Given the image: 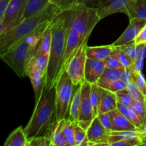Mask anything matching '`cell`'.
I'll return each instance as SVG.
<instances>
[{"label": "cell", "mask_w": 146, "mask_h": 146, "mask_svg": "<svg viewBox=\"0 0 146 146\" xmlns=\"http://www.w3.org/2000/svg\"><path fill=\"white\" fill-rule=\"evenodd\" d=\"M56 86L44 88L39 99L36 102L32 115L24 128L29 141L39 135H49L56 122Z\"/></svg>", "instance_id": "obj_1"}, {"label": "cell", "mask_w": 146, "mask_h": 146, "mask_svg": "<svg viewBox=\"0 0 146 146\" xmlns=\"http://www.w3.org/2000/svg\"><path fill=\"white\" fill-rule=\"evenodd\" d=\"M101 101H100L98 114L108 113L117 108L118 100L115 94L100 87Z\"/></svg>", "instance_id": "obj_18"}, {"label": "cell", "mask_w": 146, "mask_h": 146, "mask_svg": "<svg viewBox=\"0 0 146 146\" xmlns=\"http://www.w3.org/2000/svg\"><path fill=\"white\" fill-rule=\"evenodd\" d=\"M142 136H135L113 143L111 146H137L139 145Z\"/></svg>", "instance_id": "obj_38"}, {"label": "cell", "mask_w": 146, "mask_h": 146, "mask_svg": "<svg viewBox=\"0 0 146 146\" xmlns=\"http://www.w3.org/2000/svg\"><path fill=\"white\" fill-rule=\"evenodd\" d=\"M111 131L103 125L98 116L95 117L86 131L87 137L89 141L94 143H108Z\"/></svg>", "instance_id": "obj_14"}, {"label": "cell", "mask_w": 146, "mask_h": 146, "mask_svg": "<svg viewBox=\"0 0 146 146\" xmlns=\"http://www.w3.org/2000/svg\"><path fill=\"white\" fill-rule=\"evenodd\" d=\"M125 67L121 68H109L106 67L104 73L101 75L97 84H103V83L110 82V81H115V80L121 79L123 72Z\"/></svg>", "instance_id": "obj_25"}, {"label": "cell", "mask_w": 146, "mask_h": 146, "mask_svg": "<svg viewBox=\"0 0 146 146\" xmlns=\"http://www.w3.org/2000/svg\"><path fill=\"white\" fill-rule=\"evenodd\" d=\"M129 108V120L138 130L140 131H143L145 129V125H144L143 123L141 121V118H139L138 115L137 114L136 111H135V108H134L133 106L131 105L128 107Z\"/></svg>", "instance_id": "obj_33"}, {"label": "cell", "mask_w": 146, "mask_h": 146, "mask_svg": "<svg viewBox=\"0 0 146 146\" xmlns=\"http://www.w3.org/2000/svg\"><path fill=\"white\" fill-rule=\"evenodd\" d=\"M66 27L62 11L57 15L52 24V41L48 58L44 88L54 86L63 70L66 49Z\"/></svg>", "instance_id": "obj_3"}, {"label": "cell", "mask_w": 146, "mask_h": 146, "mask_svg": "<svg viewBox=\"0 0 146 146\" xmlns=\"http://www.w3.org/2000/svg\"><path fill=\"white\" fill-rule=\"evenodd\" d=\"M133 0H100L96 6L98 15L101 19L115 13H124L125 9Z\"/></svg>", "instance_id": "obj_13"}, {"label": "cell", "mask_w": 146, "mask_h": 146, "mask_svg": "<svg viewBox=\"0 0 146 146\" xmlns=\"http://www.w3.org/2000/svg\"><path fill=\"white\" fill-rule=\"evenodd\" d=\"M81 85V101L78 124L86 131L95 118L91 101V84L84 80Z\"/></svg>", "instance_id": "obj_9"}, {"label": "cell", "mask_w": 146, "mask_h": 146, "mask_svg": "<svg viewBox=\"0 0 146 146\" xmlns=\"http://www.w3.org/2000/svg\"><path fill=\"white\" fill-rule=\"evenodd\" d=\"M66 38L65 55H64L62 73L66 70L70 61L76 54L81 44L86 40L82 38L79 31L76 29L66 25Z\"/></svg>", "instance_id": "obj_10"}, {"label": "cell", "mask_w": 146, "mask_h": 146, "mask_svg": "<svg viewBox=\"0 0 146 146\" xmlns=\"http://www.w3.org/2000/svg\"><path fill=\"white\" fill-rule=\"evenodd\" d=\"M56 86V121L68 119L69 108L74 95V87L71 78L64 71L57 81Z\"/></svg>", "instance_id": "obj_6"}, {"label": "cell", "mask_w": 146, "mask_h": 146, "mask_svg": "<svg viewBox=\"0 0 146 146\" xmlns=\"http://www.w3.org/2000/svg\"><path fill=\"white\" fill-rule=\"evenodd\" d=\"M99 1L100 0H77V3L83 4L87 7H94V8L96 7Z\"/></svg>", "instance_id": "obj_44"}, {"label": "cell", "mask_w": 146, "mask_h": 146, "mask_svg": "<svg viewBox=\"0 0 146 146\" xmlns=\"http://www.w3.org/2000/svg\"><path fill=\"white\" fill-rule=\"evenodd\" d=\"M108 113L111 119V131H140L117 108Z\"/></svg>", "instance_id": "obj_16"}, {"label": "cell", "mask_w": 146, "mask_h": 146, "mask_svg": "<svg viewBox=\"0 0 146 146\" xmlns=\"http://www.w3.org/2000/svg\"><path fill=\"white\" fill-rule=\"evenodd\" d=\"M98 85L101 88H104V89L111 91L112 93H114V94L117 93L118 91H120L121 90L125 89V88H128V84L124 82L122 79L115 80V81H110V82L103 83V84H99Z\"/></svg>", "instance_id": "obj_28"}, {"label": "cell", "mask_w": 146, "mask_h": 146, "mask_svg": "<svg viewBox=\"0 0 146 146\" xmlns=\"http://www.w3.org/2000/svg\"><path fill=\"white\" fill-rule=\"evenodd\" d=\"M49 2V0H27L24 19H25L29 18L31 16L35 14L36 13L41 11Z\"/></svg>", "instance_id": "obj_24"}, {"label": "cell", "mask_w": 146, "mask_h": 146, "mask_svg": "<svg viewBox=\"0 0 146 146\" xmlns=\"http://www.w3.org/2000/svg\"><path fill=\"white\" fill-rule=\"evenodd\" d=\"M4 146H29V141L27 139L24 128L19 126L12 131L6 140Z\"/></svg>", "instance_id": "obj_22"}, {"label": "cell", "mask_w": 146, "mask_h": 146, "mask_svg": "<svg viewBox=\"0 0 146 146\" xmlns=\"http://www.w3.org/2000/svg\"><path fill=\"white\" fill-rule=\"evenodd\" d=\"M113 55L116 56L121 63L123 66L126 68V67L133 66V61L129 58L128 55L123 51L120 46H114V50L112 53Z\"/></svg>", "instance_id": "obj_30"}, {"label": "cell", "mask_w": 146, "mask_h": 146, "mask_svg": "<svg viewBox=\"0 0 146 146\" xmlns=\"http://www.w3.org/2000/svg\"><path fill=\"white\" fill-rule=\"evenodd\" d=\"M140 145L146 146V134L145 133H143L142 138H141V141L139 144V146Z\"/></svg>", "instance_id": "obj_47"}, {"label": "cell", "mask_w": 146, "mask_h": 146, "mask_svg": "<svg viewBox=\"0 0 146 146\" xmlns=\"http://www.w3.org/2000/svg\"><path fill=\"white\" fill-rule=\"evenodd\" d=\"M115 95H116L118 102H119L120 104H123L127 107H129L130 106L133 105V99L130 94L128 88L118 91L117 93H115Z\"/></svg>", "instance_id": "obj_32"}, {"label": "cell", "mask_w": 146, "mask_h": 146, "mask_svg": "<svg viewBox=\"0 0 146 146\" xmlns=\"http://www.w3.org/2000/svg\"><path fill=\"white\" fill-rule=\"evenodd\" d=\"M29 146H52L49 135H39L29 141Z\"/></svg>", "instance_id": "obj_36"}, {"label": "cell", "mask_w": 146, "mask_h": 146, "mask_svg": "<svg viewBox=\"0 0 146 146\" xmlns=\"http://www.w3.org/2000/svg\"><path fill=\"white\" fill-rule=\"evenodd\" d=\"M66 120V119H62L56 121L53 126L49 133L52 146H68L64 134V126Z\"/></svg>", "instance_id": "obj_21"}, {"label": "cell", "mask_w": 146, "mask_h": 146, "mask_svg": "<svg viewBox=\"0 0 146 146\" xmlns=\"http://www.w3.org/2000/svg\"><path fill=\"white\" fill-rule=\"evenodd\" d=\"M35 47L32 46L25 38L11 46L0 58L7 64L19 78L27 76L26 68L34 54Z\"/></svg>", "instance_id": "obj_5"}, {"label": "cell", "mask_w": 146, "mask_h": 146, "mask_svg": "<svg viewBox=\"0 0 146 146\" xmlns=\"http://www.w3.org/2000/svg\"><path fill=\"white\" fill-rule=\"evenodd\" d=\"M75 146H88V139L86 131L78 123H74Z\"/></svg>", "instance_id": "obj_26"}, {"label": "cell", "mask_w": 146, "mask_h": 146, "mask_svg": "<svg viewBox=\"0 0 146 146\" xmlns=\"http://www.w3.org/2000/svg\"><path fill=\"white\" fill-rule=\"evenodd\" d=\"M52 23L46 29L39 42L35 46L32 56H39L48 59L52 41Z\"/></svg>", "instance_id": "obj_17"}, {"label": "cell", "mask_w": 146, "mask_h": 146, "mask_svg": "<svg viewBox=\"0 0 146 146\" xmlns=\"http://www.w3.org/2000/svg\"><path fill=\"white\" fill-rule=\"evenodd\" d=\"M138 56L143 58H146V46L145 44H141L138 46Z\"/></svg>", "instance_id": "obj_46"}, {"label": "cell", "mask_w": 146, "mask_h": 146, "mask_svg": "<svg viewBox=\"0 0 146 146\" xmlns=\"http://www.w3.org/2000/svg\"><path fill=\"white\" fill-rule=\"evenodd\" d=\"M135 44L137 46L141 45V44H143L146 42V25L143 28V29L140 31L138 35L135 38V41H134Z\"/></svg>", "instance_id": "obj_42"}, {"label": "cell", "mask_w": 146, "mask_h": 146, "mask_svg": "<svg viewBox=\"0 0 146 146\" xmlns=\"http://www.w3.org/2000/svg\"><path fill=\"white\" fill-rule=\"evenodd\" d=\"M120 47L134 63V61L138 56V46L135 44V42H132L131 44H126V45L121 46Z\"/></svg>", "instance_id": "obj_35"}, {"label": "cell", "mask_w": 146, "mask_h": 146, "mask_svg": "<svg viewBox=\"0 0 146 146\" xmlns=\"http://www.w3.org/2000/svg\"><path fill=\"white\" fill-rule=\"evenodd\" d=\"M128 90L134 101H146V97L142 94V92L137 88V86L135 85L134 83L131 82L128 84Z\"/></svg>", "instance_id": "obj_37"}, {"label": "cell", "mask_w": 146, "mask_h": 146, "mask_svg": "<svg viewBox=\"0 0 146 146\" xmlns=\"http://www.w3.org/2000/svg\"><path fill=\"white\" fill-rule=\"evenodd\" d=\"M143 59L144 58H141V57L140 56H138V58H137L136 59H135V61H134L132 67L135 71L141 72L143 67Z\"/></svg>", "instance_id": "obj_43"}, {"label": "cell", "mask_w": 146, "mask_h": 146, "mask_svg": "<svg viewBox=\"0 0 146 146\" xmlns=\"http://www.w3.org/2000/svg\"><path fill=\"white\" fill-rule=\"evenodd\" d=\"M27 0H11L0 18V35L15 28L22 21Z\"/></svg>", "instance_id": "obj_7"}, {"label": "cell", "mask_w": 146, "mask_h": 146, "mask_svg": "<svg viewBox=\"0 0 146 146\" xmlns=\"http://www.w3.org/2000/svg\"><path fill=\"white\" fill-rule=\"evenodd\" d=\"M91 101L94 109V116H98V108L101 101V91L100 86L97 84H91Z\"/></svg>", "instance_id": "obj_27"}, {"label": "cell", "mask_w": 146, "mask_h": 146, "mask_svg": "<svg viewBox=\"0 0 146 146\" xmlns=\"http://www.w3.org/2000/svg\"><path fill=\"white\" fill-rule=\"evenodd\" d=\"M133 106L139 118L143 123L145 127H146V101H134L133 100Z\"/></svg>", "instance_id": "obj_34"}, {"label": "cell", "mask_w": 146, "mask_h": 146, "mask_svg": "<svg viewBox=\"0 0 146 146\" xmlns=\"http://www.w3.org/2000/svg\"><path fill=\"white\" fill-rule=\"evenodd\" d=\"M26 74H27V76H28L31 80L34 94H35L36 102L39 99L42 94L43 89L45 86L46 74H44L37 66L35 59L33 57H31L27 64V68H26Z\"/></svg>", "instance_id": "obj_11"}, {"label": "cell", "mask_w": 146, "mask_h": 146, "mask_svg": "<svg viewBox=\"0 0 146 146\" xmlns=\"http://www.w3.org/2000/svg\"><path fill=\"white\" fill-rule=\"evenodd\" d=\"M106 64V67L109 68H123V65L118 58L114 55L111 54L110 56H108L106 59L104 61Z\"/></svg>", "instance_id": "obj_39"}, {"label": "cell", "mask_w": 146, "mask_h": 146, "mask_svg": "<svg viewBox=\"0 0 146 146\" xmlns=\"http://www.w3.org/2000/svg\"><path fill=\"white\" fill-rule=\"evenodd\" d=\"M98 118L101 123L105 128L111 131V119L109 113H103L98 115Z\"/></svg>", "instance_id": "obj_41"}, {"label": "cell", "mask_w": 146, "mask_h": 146, "mask_svg": "<svg viewBox=\"0 0 146 146\" xmlns=\"http://www.w3.org/2000/svg\"><path fill=\"white\" fill-rule=\"evenodd\" d=\"M64 134L68 146H75L74 122H72L71 120H66L64 126Z\"/></svg>", "instance_id": "obj_29"}, {"label": "cell", "mask_w": 146, "mask_h": 146, "mask_svg": "<svg viewBox=\"0 0 146 146\" xmlns=\"http://www.w3.org/2000/svg\"><path fill=\"white\" fill-rule=\"evenodd\" d=\"M61 11L59 7L49 2L41 11L24 19L15 28L0 35V54L35 31L40 25L53 21Z\"/></svg>", "instance_id": "obj_2"}, {"label": "cell", "mask_w": 146, "mask_h": 146, "mask_svg": "<svg viewBox=\"0 0 146 146\" xmlns=\"http://www.w3.org/2000/svg\"><path fill=\"white\" fill-rule=\"evenodd\" d=\"M114 46L113 44L100 46H87L86 57L93 60L105 61L112 54Z\"/></svg>", "instance_id": "obj_20"}, {"label": "cell", "mask_w": 146, "mask_h": 146, "mask_svg": "<svg viewBox=\"0 0 146 146\" xmlns=\"http://www.w3.org/2000/svg\"><path fill=\"white\" fill-rule=\"evenodd\" d=\"M62 13L65 17L66 25L76 29L84 39L89 38L94 27L101 20L96 8L79 3L64 10Z\"/></svg>", "instance_id": "obj_4"}, {"label": "cell", "mask_w": 146, "mask_h": 146, "mask_svg": "<svg viewBox=\"0 0 146 146\" xmlns=\"http://www.w3.org/2000/svg\"><path fill=\"white\" fill-rule=\"evenodd\" d=\"M131 82L134 83L137 88L142 92V94L146 97V81L143 74L141 72L135 71L134 70L132 76Z\"/></svg>", "instance_id": "obj_31"}, {"label": "cell", "mask_w": 146, "mask_h": 146, "mask_svg": "<svg viewBox=\"0 0 146 146\" xmlns=\"http://www.w3.org/2000/svg\"><path fill=\"white\" fill-rule=\"evenodd\" d=\"M106 68L104 61L86 58L85 66V80L91 84H97Z\"/></svg>", "instance_id": "obj_15"}, {"label": "cell", "mask_w": 146, "mask_h": 146, "mask_svg": "<svg viewBox=\"0 0 146 146\" xmlns=\"http://www.w3.org/2000/svg\"><path fill=\"white\" fill-rule=\"evenodd\" d=\"M88 39H86L74 56L65 71L71 78L74 86H78L82 84L85 80L86 61V48Z\"/></svg>", "instance_id": "obj_8"}, {"label": "cell", "mask_w": 146, "mask_h": 146, "mask_svg": "<svg viewBox=\"0 0 146 146\" xmlns=\"http://www.w3.org/2000/svg\"><path fill=\"white\" fill-rule=\"evenodd\" d=\"M145 44V45L146 46V42H145V44Z\"/></svg>", "instance_id": "obj_48"}, {"label": "cell", "mask_w": 146, "mask_h": 146, "mask_svg": "<svg viewBox=\"0 0 146 146\" xmlns=\"http://www.w3.org/2000/svg\"><path fill=\"white\" fill-rule=\"evenodd\" d=\"M124 13L129 19H146V0H133L126 7Z\"/></svg>", "instance_id": "obj_19"}, {"label": "cell", "mask_w": 146, "mask_h": 146, "mask_svg": "<svg viewBox=\"0 0 146 146\" xmlns=\"http://www.w3.org/2000/svg\"><path fill=\"white\" fill-rule=\"evenodd\" d=\"M50 2L59 7L62 11L68 9L77 3V0H49Z\"/></svg>", "instance_id": "obj_40"}, {"label": "cell", "mask_w": 146, "mask_h": 146, "mask_svg": "<svg viewBox=\"0 0 146 146\" xmlns=\"http://www.w3.org/2000/svg\"><path fill=\"white\" fill-rule=\"evenodd\" d=\"M11 0H0V18L4 14L6 8Z\"/></svg>", "instance_id": "obj_45"}, {"label": "cell", "mask_w": 146, "mask_h": 146, "mask_svg": "<svg viewBox=\"0 0 146 146\" xmlns=\"http://www.w3.org/2000/svg\"><path fill=\"white\" fill-rule=\"evenodd\" d=\"M145 25L146 19H130L129 25L126 29L121 34V36L112 44L114 46H121L134 42L137 36Z\"/></svg>", "instance_id": "obj_12"}, {"label": "cell", "mask_w": 146, "mask_h": 146, "mask_svg": "<svg viewBox=\"0 0 146 146\" xmlns=\"http://www.w3.org/2000/svg\"><path fill=\"white\" fill-rule=\"evenodd\" d=\"M81 101V85L78 86V88L74 93L69 108V115L68 119L71 120L72 122L78 123V115H79L80 106Z\"/></svg>", "instance_id": "obj_23"}]
</instances>
